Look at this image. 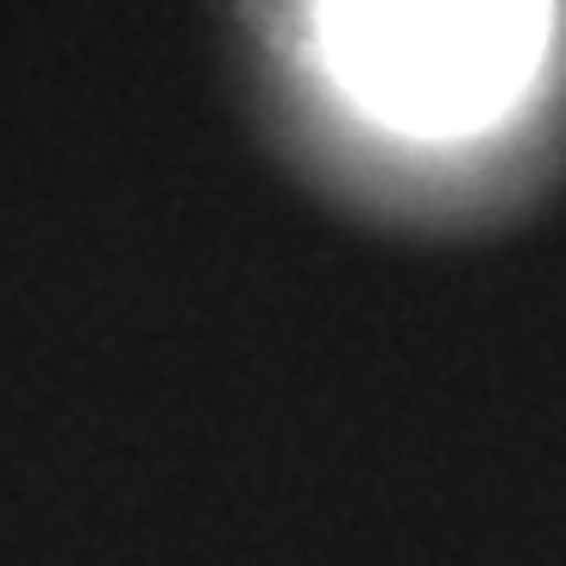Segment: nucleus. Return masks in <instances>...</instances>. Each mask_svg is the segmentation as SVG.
<instances>
[{"label":"nucleus","instance_id":"obj_1","mask_svg":"<svg viewBox=\"0 0 566 566\" xmlns=\"http://www.w3.org/2000/svg\"><path fill=\"white\" fill-rule=\"evenodd\" d=\"M327 70L403 133H472L528 88L554 0H315Z\"/></svg>","mask_w":566,"mask_h":566}]
</instances>
